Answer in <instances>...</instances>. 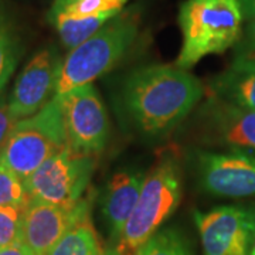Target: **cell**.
<instances>
[{
    "label": "cell",
    "mask_w": 255,
    "mask_h": 255,
    "mask_svg": "<svg viewBox=\"0 0 255 255\" xmlns=\"http://www.w3.org/2000/svg\"><path fill=\"white\" fill-rule=\"evenodd\" d=\"M65 146L68 139L63 111L54 97L43 110L14 124L0 149V162L24 180Z\"/></svg>",
    "instance_id": "5"
},
{
    "label": "cell",
    "mask_w": 255,
    "mask_h": 255,
    "mask_svg": "<svg viewBox=\"0 0 255 255\" xmlns=\"http://www.w3.org/2000/svg\"><path fill=\"white\" fill-rule=\"evenodd\" d=\"M16 122L17 121L13 118V115L10 114L9 104L6 102V100L1 95L0 97V149L4 145L11 128L14 127Z\"/></svg>",
    "instance_id": "22"
},
{
    "label": "cell",
    "mask_w": 255,
    "mask_h": 255,
    "mask_svg": "<svg viewBox=\"0 0 255 255\" xmlns=\"http://www.w3.org/2000/svg\"><path fill=\"white\" fill-rule=\"evenodd\" d=\"M0 255H36L24 243H14L0 248Z\"/></svg>",
    "instance_id": "24"
},
{
    "label": "cell",
    "mask_w": 255,
    "mask_h": 255,
    "mask_svg": "<svg viewBox=\"0 0 255 255\" xmlns=\"http://www.w3.org/2000/svg\"><path fill=\"white\" fill-rule=\"evenodd\" d=\"M204 85L187 70L153 64L132 70L117 91L122 122L147 140L167 137L197 107Z\"/></svg>",
    "instance_id": "1"
},
{
    "label": "cell",
    "mask_w": 255,
    "mask_h": 255,
    "mask_svg": "<svg viewBox=\"0 0 255 255\" xmlns=\"http://www.w3.org/2000/svg\"><path fill=\"white\" fill-rule=\"evenodd\" d=\"M237 53L243 54L254 55L255 57V16L248 18V26L246 28V36L241 43V46L238 48Z\"/></svg>",
    "instance_id": "23"
},
{
    "label": "cell",
    "mask_w": 255,
    "mask_h": 255,
    "mask_svg": "<svg viewBox=\"0 0 255 255\" xmlns=\"http://www.w3.org/2000/svg\"><path fill=\"white\" fill-rule=\"evenodd\" d=\"M194 124L196 135L206 145L255 150V111L209 95Z\"/></svg>",
    "instance_id": "9"
},
{
    "label": "cell",
    "mask_w": 255,
    "mask_h": 255,
    "mask_svg": "<svg viewBox=\"0 0 255 255\" xmlns=\"http://www.w3.org/2000/svg\"><path fill=\"white\" fill-rule=\"evenodd\" d=\"M139 27V13L135 9L125 10L80 46L70 50L63 58L57 95L92 84L110 73L133 48Z\"/></svg>",
    "instance_id": "3"
},
{
    "label": "cell",
    "mask_w": 255,
    "mask_h": 255,
    "mask_svg": "<svg viewBox=\"0 0 255 255\" xmlns=\"http://www.w3.org/2000/svg\"><path fill=\"white\" fill-rule=\"evenodd\" d=\"M95 170V156L65 146L24 179L28 200L74 206L81 200Z\"/></svg>",
    "instance_id": "6"
},
{
    "label": "cell",
    "mask_w": 255,
    "mask_h": 255,
    "mask_svg": "<svg viewBox=\"0 0 255 255\" xmlns=\"http://www.w3.org/2000/svg\"><path fill=\"white\" fill-rule=\"evenodd\" d=\"M204 255H250L255 238V210L221 206L194 213Z\"/></svg>",
    "instance_id": "8"
},
{
    "label": "cell",
    "mask_w": 255,
    "mask_h": 255,
    "mask_svg": "<svg viewBox=\"0 0 255 255\" xmlns=\"http://www.w3.org/2000/svg\"><path fill=\"white\" fill-rule=\"evenodd\" d=\"M23 54V40L14 13L0 0V97Z\"/></svg>",
    "instance_id": "15"
},
{
    "label": "cell",
    "mask_w": 255,
    "mask_h": 255,
    "mask_svg": "<svg viewBox=\"0 0 255 255\" xmlns=\"http://www.w3.org/2000/svg\"><path fill=\"white\" fill-rule=\"evenodd\" d=\"M28 194L24 180L0 162V206L26 207Z\"/></svg>",
    "instance_id": "20"
},
{
    "label": "cell",
    "mask_w": 255,
    "mask_h": 255,
    "mask_svg": "<svg viewBox=\"0 0 255 255\" xmlns=\"http://www.w3.org/2000/svg\"><path fill=\"white\" fill-rule=\"evenodd\" d=\"M201 189L219 197L255 196V156L246 150L197 152Z\"/></svg>",
    "instance_id": "12"
},
{
    "label": "cell",
    "mask_w": 255,
    "mask_h": 255,
    "mask_svg": "<svg viewBox=\"0 0 255 255\" xmlns=\"http://www.w3.org/2000/svg\"><path fill=\"white\" fill-rule=\"evenodd\" d=\"M118 16V14H117ZM115 17L112 14H98L87 17H70V16H54L47 17V21L53 26L63 46L70 51L84 43L87 38L95 34L102 26Z\"/></svg>",
    "instance_id": "16"
},
{
    "label": "cell",
    "mask_w": 255,
    "mask_h": 255,
    "mask_svg": "<svg viewBox=\"0 0 255 255\" xmlns=\"http://www.w3.org/2000/svg\"><path fill=\"white\" fill-rule=\"evenodd\" d=\"M47 255H102L100 240L90 219L64 234Z\"/></svg>",
    "instance_id": "18"
},
{
    "label": "cell",
    "mask_w": 255,
    "mask_h": 255,
    "mask_svg": "<svg viewBox=\"0 0 255 255\" xmlns=\"http://www.w3.org/2000/svg\"><path fill=\"white\" fill-rule=\"evenodd\" d=\"M63 57L53 46L43 47L30 58L10 94L9 110L16 121L43 110L57 95Z\"/></svg>",
    "instance_id": "10"
},
{
    "label": "cell",
    "mask_w": 255,
    "mask_h": 255,
    "mask_svg": "<svg viewBox=\"0 0 255 255\" xmlns=\"http://www.w3.org/2000/svg\"><path fill=\"white\" fill-rule=\"evenodd\" d=\"M244 18H251L255 16V0H240Z\"/></svg>",
    "instance_id": "25"
},
{
    "label": "cell",
    "mask_w": 255,
    "mask_h": 255,
    "mask_svg": "<svg viewBox=\"0 0 255 255\" xmlns=\"http://www.w3.org/2000/svg\"><path fill=\"white\" fill-rule=\"evenodd\" d=\"M145 174L135 169L119 170L111 177L104 189L101 200L102 217L115 243L135 210Z\"/></svg>",
    "instance_id": "13"
},
{
    "label": "cell",
    "mask_w": 255,
    "mask_h": 255,
    "mask_svg": "<svg viewBox=\"0 0 255 255\" xmlns=\"http://www.w3.org/2000/svg\"><path fill=\"white\" fill-rule=\"evenodd\" d=\"M24 207L0 206V248L21 241V220Z\"/></svg>",
    "instance_id": "21"
},
{
    "label": "cell",
    "mask_w": 255,
    "mask_h": 255,
    "mask_svg": "<svg viewBox=\"0 0 255 255\" xmlns=\"http://www.w3.org/2000/svg\"><path fill=\"white\" fill-rule=\"evenodd\" d=\"M209 95L255 111V57L237 53L231 65L210 82Z\"/></svg>",
    "instance_id": "14"
},
{
    "label": "cell",
    "mask_w": 255,
    "mask_h": 255,
    "mask_svg": "<svg viewBox=\"0 0 255 255\" xmlns=\"http://www.w3.org/2000/svg\"><path fill=\"white\" fill-rule=\"evenodd\" d=\"M240 0H184L179 9L182 48L174 65L190 70L201 58L221 54L241 37Z\"/></svg>",
    "instance_id": "2"
},
{
    "label": "cell",
    "mask_w": 255,
    "mask_h": 255,
    "mask_svg": "<svg viewBox=\"0 0 255 255\" xmlns=\"http://www.w3.org/2000/svg\"><path fill=\"white\" fill-rule=\"evenodd\" d=\"M55 97L63 111L68 146L81 153L98 155L110 137V118L95 87L87 84Z\"/></svg>",
    "instance_id": "7"
},
{
    "label": "cell",
    "mask_w": 255,
    "mask_h": 255,
    "mask_svg": "<svg viewBox=\"0 0 255 255\" xmlns=\"http://www.w3.org/2000/svg\"><path fill=\"white\" fill-rule=\"evenodd\" d=\"M102 255H118L117 253H108V254H102Z\"/></svg>",
    "instance_id": "27"
},
{
    "label": "cell",
    "mask_w": 255,
    "mask_h": 255,
    "mask_svg": "<svg viewBox=\"0 0 255 255\" xmlns=\"http://www.w3.org/2000/svg\"><path fill=\"white\" fill-rule=\"evenodd\" d=\"M90 207L88 197L68 207L30 199L23 210L21 241L36 255H47L64 234L90 219Z\"/></svg>",
    "instance_id": "11"
},
{
    "label": "cell",
    "mask_w": 255,
    "mask_h": 255,
    "mask_svg": "<svg viewBox=\"0 0 255 255\" xmlns=\"http://www.w3.org/2000/svg\"><path fill=\"white\" fill-rule=\"evenodd\" d=\"M250 255H255V238L254 243H253V247H251V251H250Z\"/></svg>",
    "instance_id": "26"
},
{
    "label": "cell",
    "mask_w": 255,
    "mask_h": 255,
    "mask_svg": "<svg viewBox=\"0 0 255 255\" xmlns=\"http://www.w3.org/2000/svg\"><path fill=\"white\" fill-rule=\"evenodd\" d=\"M136 255H193L182 234L173 228L155 233L139 248Z\"/></svg>",
    "instance_id": "19"
},
{
    "label": "cell",
    "mask_w": 255,
    "mask_h": 255,
    "mask_svg": "<svg viewBox=\"0 0 255 255\" xmlns=\"http://www.w3.org/2000/svg\"><path fill=\"white\" fill-rule=\"evenodd\" d=\"M129 0H54L47 11V17L70 16V17H87L98 14L117 16Z\"/></svg>",
    "instance_id": "17"
},
{
    "label": "cell",
    "mask_w": 255,
    "mask_h": 255,
    "mask_svg": "<svg viewBox=\"0 0 255 255\" xmlns=\"http://www.w3.org/2000/svg\"><path fill=\"white\" fill-rule=\"evenodd\" d=\"M182 200V170L179 155L166 150L145 174L140 196L117 240L118 255H136L139 248L159 231Z\"/></svg>",
    "instance_id": "4"
}]
</instances>
